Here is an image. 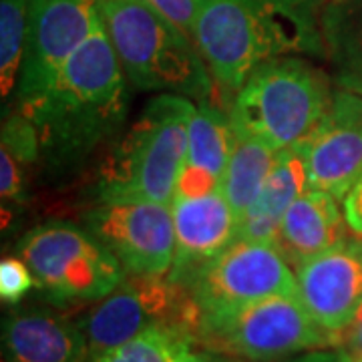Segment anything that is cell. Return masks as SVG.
I'll return each mask as SVG.
<instances>
[{"label":"cell","instance_id":"1","mask_svg":"<svg viewBox=\"0 0 362 362\" xmlns=\"http://www.w3.org/2000/svg\"><path fill=\"white\" fill-rule=\"evenodd\" d=\"M192 40L214 77L240 89L262 63L286 52L322 54L318 0H194Z\"/></svg>","mask_w":362,"mask_h":362},{"label":"cell","instance_id":"2","mask_svg":"<svg viewBox=\"0 0 362 362\" xmlns=\"http://www.w3.org/2000/svg\"><path fill=\"white\" fill-rule=\"evenodd\" d=\"M115 47L99 14L87 40L33 103L21 105L39 131L40 147L77 157L115 133L127 115V85Z\"/></svg>","mask_w":362,"mask_h":362},{"label":"cell","instance_id":"3","mask_svg":"<svg viewBox=\"0 0 362 362\" xmlns=\"http://www.w3.org/2000/svg\"><path fill=\"white\" fill-rule=\"evenodd\" d=\"M195 107L187 97L165 93L145 105L139 119L105 159L99 177L103 204H173L187 157L189 121Z\"/></svg>","mask_w":362,"mask_h":362},{"label":"cell","instance_id":"4","mask_svg":"<svg viewBox=\"0 0 362 362\" xmlns=\"http://www.w3.org/2000/svg\"><path fill=\"white\" fill-rule=\"evenodd\" d=\"M125 75L141 90H168L207 101L211 78L192 37L147 0H97Z\"/></svg>","mask_w":362,"mask_h":362},{"label":"cell","instance_id":"5","mask_svg":"<svg viewBox=\"0 0 362 362\" xmlns=\"http://www.w3.org/2000/svg\"><path fill=\"white\" fill-rule=\"evenodd\" d=\"M332 97L320 71L300 59L276 57L250 73L230 117L235 133L290 149L314 133Z\"/></svg>","mask_w":362,"mask_h":362},{"label":"cell","instance_id":"6","mask_svg":"<svg viewBox=\"0 0 362 362\" xmlns=\"http://www.w3.org/2000/svg\"><path fill=\"white\" fill-rule=\"evenodd\" d=\"M39 290L57 304L99 302L125 278V268L93 233L69 221H49L18 244Z\"/></svg>","mask_w":362,"mask_h":362},{"label":"cell","instance_id":"7","mask_svg":"<svg viewBox=\"0 0 362 362\" xmlns=\"http://www.w3.org/2000/svg\"><path fill=\"white\" fill-rule=\"evenodd\" d=\"M195 338L207 350L264 362L340 344L337 334L312 318L300 296H272L221 316L199 318Z\"/></svg>","mask_w":362,"mask_h":362},{"label":"cell","instance_id":"8","mask_svg":"<svg viewBox=\"0 0 362 362\" xmlns=\"http://www.w3.org/2000/svg\"><path fill=\"white\" fill-rule=\"evenodd\" d=\"M156 326L183 328L195 337L199 310L194 298L185 286L173 282L168 274H129L85 318L83 330L89 342V358Z\"/></svg>","mask_w":362,"mask_h":362},{"label":"cell","instance_id":"9","mask_svg":"<svg viewBox=\"0 0 362 362\" xmlns=\"http://www.w3.org/2000/svg\"><path fill=\"white\" fill-rule=\"evenodd\" d=\"M199 318L221 316L272 296H298L296 274L282 252L264 242L235 240L185 286Z\"/></svg>","mask_w":362,"mask_h":362},{"label":"cell","instance_id":"10","mask_svg":"<svg viewBox=\"0 0 362 362\" xmlns=\"http://www.w3.org/2000/svg\"><path fill=\"white\" fill-rule=\"evenodd\" d=\"M99 18L97 0H30L18 101L33 103L54 83Z\"/></svg>","mask_w":362,"mask_h":362},{"label":"cell","instance_id":"11","mask_svg":"<svg viewBox=\"0 0 362 362\" xmlns=\"http://www.w3.org/2000/svg\"><path fill=\"white\" fill-rule=\"evenodd\" d=\"M89 230L109 247L127 274L165 276L175 256V226L168 204H101L87 216Z\"/></svg>","mask_w":362,"mask_h":362},{"label":"cell","instance_id":"12","mask_svg":"<svg viewBox=\"0 0 362 362\" xmlns=\"http://www.w3.org/2000/svg\"><path fill=\"white\" fill-rule=\"evenodd\" d=\"M310 189L344 199L362 177V99L337 93L310 137L298 145Z\"/></svg>","mask_w":362,"mask_h":362},{"label":"cell","instance_id":"13","mask_svg":"<svg viewBox=\"0 0 362 362\" xmlns=\"http://www.w3.org/2000/svg\"><path fill=\"white\" fill-rule=\"evenodd\" d=\"M296 282L298 296L312 318L342 342V332L362 306V238H344L298 266Z\"/></svg>","mask_w":362,"mask_h":362},{"label":"cell","instance_id":"14","mask_svg":"<svg viewBox=\"0 0 362 362\" xmlns=\"http://www.w3.org/2000/svg\"><path fill=\"white\" fill-rule=\"evenodd\" d=\"M171 211L175 256L168 276L173 282L187 286L209 262L235 242L238 218L221 187L207 194L175 197Z\"/></svg>","mask_w":362,"mask_h":362},{"label":"cell","instance_id":"15","mask_svg":"<svg viewBox=\"0 0 362 362\" xmlns=\"http://www.w3.org/2000/svg\"><path fill=\"white\" fill-rule=\"evenodd\" d=\"M4 362H85V330L59 314L13 312L2 324Z\"/></svg>","mask_w":362,"mask_h":362},{"label":"cell","instance_id":"16","mask_svg":"<svg viewBox=\"0 0 362 362\" xmlns=\"http://www.w3.org/2000/svg\"><path fill=\"white\" fill-rule=\"evenodd\" d=\"M232 117L202 101L189 121L187 157L181 168L175 197L207 194L221 187V177L235 145ZM173 197V199H175Z\"/></svg>","mask_w":362,"mask_h":362},{"label":"cell","instance_id":"17","mask_svg":"<svg viewBox=\"0 0 362 362\" xmlns=\"http://www.w3.org/2000/svg\"><path fill=\"white\" fill-rule=\"evenodd\" d=\"M344 221L346 218L340 214L338 197L308 187L288 207L276 247L288 264L298 268L340 244L346 238Z\"/></svg>","mask_w":362,"mask_h":362},{"label":"cell","instance_id":"18","mask_svg":"<svg viewBox=\"0 0 362 362\" xmlns=\"http://www.w3.org/2000/svg\"><path fill=\"white\" fill-rule=\"evenodd\" d=\"M304 189H308V181L300 149H280L274 169L256 202L250 206L244 218L238 221L235 240L264 242L276 246L286 211Z\"/></svg>","mask_w":362,"mask_h":362},{"label":"cell","instance_id":"19","mask_svg":"<svg viewBox=\"0 0 362 362\" xmlns=\"http://www.w3.org/2000/svg\"><path fill=\"white\" fill-rule=\"evenodd\" d=\"M235 135L238 139L221 177V192L240 221L262 192L280 149L252 135Z\"/></svg>","mask_w":362,"mask_h":362},{"label":"cell","instance_id":"20","mask_svg":"<svg viewBox=\"0 0 362 362\" xmlns=\"http://www.w3.org/2000/svg\"><path fill=\"white\" fill-rule=\"evenodd\" d=\"M324 42L338 83L362 95V0H340L322 16Z\"/></svg>","mask_w":362,"mask_h":362},{"label":"cell","instance_id":"21","mask_svg":"<svg viewBox=\"0 0 362 362\" xmlns=\"http://www.w3.org/2000/svg\"><path fill=\"white\" fill-rule=\"evenodd\" d=\"M197 344L189 330L156 326L93 356L90 362H181Z\"/></svg>","mask_w":362,"mask_h":362},{"label":"cell","instance_id":"22","mask_svg":"<svg viewBox=\"0 0 362 362\" xmlns=\"http://www.w3.org/2000/svg\"><path fill=\"white\" fill-rule=\"evenodd\" d=\"M30 0H0V85L6 99L18 85Z\"/></svg>","mask_w":362,"mask_h":362},{"label":"cell","instance_id":"23","mask_svg":"<svg viewBox=\"0 0 362 362\" xmlns=\"http://www.w3.org/2000/svg\"><path fill=\"white\" fill-rule=\"evenodd\" d=\"M2 147L8 149L21 163L35 161L40 151V137L35 123L25 115H8L2 123Z\"/></svg>","mask_w":362,"mask_h":362},{"label":"cell","instance_id":"24","mask_svg":"<svg viewBox=\"0 0 362 362\" xmlns=\"http://www.w3.org/2000/svg\"><path fill=\"white\" fill-rule=\"evenodd\" d=\"M37 284L33 272L23 258H4L0 262V298L4 304H16Z\"/></svg>","mask_w":362,"mask_h":362},{"label":"cell","instance_id":"25","mask_svg":"<svg viewBox=\"0 0 362 362\" xmlns=\"http://www.w3.org/2000/svg\"><path fill=\"white\" fill-rule=\"evenodd\" d=\"M153 8L163 14L168 21L180 26L185 35L192 37L195 21V2L194 0H147Z\"/></svg>","mask_w":362,"mask_h":362},{"label":"cell","instance_id":"26","mask_svg":"<svg viewBox=\"0 0 362 362\" xmlns=\"http://www.w3.org/2000/svg\"><path fill=\"white\" fill-rule=\"evenodd\" d=\"M18 159L2 147L0 151V192H2V199L4 202H13L18 199L23 194V177H21V168H18Z\"/></svg>","mask_w":362,"mask_h":362},{"label":"cell","instance_id":"27","mask_svg":"<svg viewBox=\"0 0 362 362\" xmlns=\"http://www.w3.org/2000/svg\"><path fill=\"white\" fill-rule=\"evenodd\" d=\"M344 218L350 232L362 238V177L344 197Z\"/></svg>","mask_w":362,"mask_h":362},{"label":"cell","instance_id":"28","mask_svg":"<svg viewBox=\"0 0 362 362\" xmlns=\"http://www.w3.org/2000/svg\"><path fill=\"white\" fill-rule=\"evenodd\" d=\"M342 344L349 350V356L362 358V306L352 324L342 332Z\"/></svg>","mask_w":362,"mask_h":362},{"label":"cell","instance_id":"29","mask_svg":"<svg viewBox=\"0 0 362 362\" xmlns=\"http://www.w3.org/2000/svg\"><path fill=\"white\" fill-rule=\"evenodd\" d=\"M181 362H238L232 356H226L220 352H214V350H204V352H189Z\"/></svg>","mask_w":362,"mask_h":362},{"label":"cell","instance_id":"30","mask_svg":"<svg viewBox=\"0 0 362 362\" xmlns=\"http://www.w3.org/2000/svg\"><path fill=\"white\" fill-rule=\"evenodd\" d=\"M344 362H362V358H352V356H346Z\"/></svg>","mask_w":362,"mask_h":362}]
</instances>
